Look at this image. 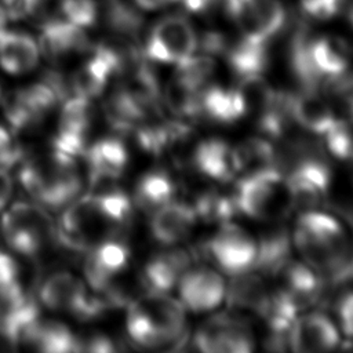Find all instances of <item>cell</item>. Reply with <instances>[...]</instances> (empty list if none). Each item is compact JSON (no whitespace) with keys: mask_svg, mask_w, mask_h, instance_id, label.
<instances>
[{"mask_svg":"<svg viewBox=\"0 0 353 353\" xmlns=\"http://www.w3.org/2000/svg\"><path fill=\"white\" fill-rule=\"evenodd\" d=\"M214 70L215 61L211 55L203 52L199 55L192 54L176 65L175 77L196 90H203L208 84Z\"/></svg>","mask_w":353,"mask_h":353,"instance_id":"obj_28","label":"cell"},{"mask_svg":"<svg viewBox=\"0 0 353 353\" xmlns=\"http://www.w3.org/2000/svg\"><path fill=\"white\" fill-rule=\"evenodd\" d=\"M175 193L172 179L164 171H150L145 174L135 189V201L146 211H154L171 201Z\"/></svg>","mask_w":353,"mask_h":353,"instance_id":"obj_25","label":"cell"},{"mask_svg":"<svg viewBox=\"0 0 353 353\" xmlns=\"http://www.w3.org/2000/svg\"><path fill=\"white\" fill-rule=\"evenodd\" d=\"M18 176L34 201L50 210L65 208L83 189L77 159L54 149L46 157L22 160Z\"/></svg>","mask_w":353,"mask_h":353,"instance_id":"obj_1","label":"cell"},{"mask_svg":"<svg viewBox=\"0 0 353 353\" xmlns=\"http://www.w3.org/2000/svg\"><path fill=\"white\" fill-rule=\"evenodd\" d=\"M341 327L347 336H353V292L343 295L338 302Z\"/></svg>","mask_w":353,"mask_h":353,"instance_id":"obj_38","label":"cell"},{"mask_svg":"<svg viewBox=\"0 0 353 353\" xmlns=\"http://www.w3.org/2000/svg\"><path fill=\"white\" fill-rule=\"evenodd\" d=\"M83 159L91 186H98L123 174L128 163V152L117 137H105L88 145Z\"/></svg>","mask_w":353,"mask_h":353,"instance_id":"obj_12","label":"cell"},{"mask_svg":"<svg viewBox=\"0 0 353 353\" xmlns=\"http://www.w3.org/2000/svg\"><path fill=\"white\" fill-rule=\"evenodd\" d=\"M8 19L18 21L29 18V0H0Z\"/></svg>","mask_w":353,"mask_h":353,"instance_id":"obj_39","label":"cell"},{"mask_svg":"<svg viewBox=\"0 0 353 353\" xmlns=\"http://www.w3.org/2000/svg\"><path fill=\"white\" fill-rule=\"evenodd\" d=\"M347 18H349V22H350V25H352V28H353V4H352L350 8L347 10Z\"/></svg>","mask_w":353,"mask_h":353,"instance_id":"obj_43","label":"cell"},{"mask_svg":"<svg viewBox=\"0 0 353 353\" xmlns=\"http://www.w3.org/2000/svg\"><path fill=\"white\" fill-rule=\"evenodd\" d=\"M117 347L114 342L103 335V334H92L87 338H79V350L95 352V353H105V352H114Z\"/></svg>","mask_w":353,"mask_h":353,"instance_id":"obj_37","label":"cell"},{"mask_svg":"<svg viewBox=\"0 0 353 353\" xmlns=\"http://www.w3.org/2000/svg\"><path fill=\"white\" fill-rule=\"evenodd\" d=\"M294 243L303 259L328 258L342 265H352L347 234L328 214L314 210L303 212L296 222Z\"/></svg>","mask_w":353,"mask_h":353,"instance_id":"obj_4","label":"cell"},{"mask_svg":"<svg viewBox=\"0 0 353 353\" xmlns=\"http://www.w3.org/2000/svg\"><path fill=\"white\" fill-rule=\"evenodd\" d=\"M130 248L117 236L95 243L85 252L87 285L95 291H105L130 262Z\"/></svg>","mask_w":353,"mask_h":353,"instance_id":"obj_9","label":"cell"},{"mask_svg":"<svg viewBox=\"0 0 353 353\" xmlns=\"http://www.w3.org/2000/svg\"><path fill=\"white\" fill-rule=\"evenodd\" d=\"M7 23H8V17L3 10V7L0 6V34L7 29Z\"/></svg>","mask_w":353,"mask_h":353,"instance_id":"obj_42","label":"cell"},{"mask_svg":"<svg viewBox=\"0 0 353 353\" xmlns=\"http://www.w3.org/2000/svg\"><path fill=\"white\" fill-rule=\"evenodd\" d=\"M23 159L22 149L14 142L12 134L0 125V167L7 168L21 163Z\"/></svg>","mask_w":353,"mask_h":353,"instance_id":"obj_33","label":"cell"},{"mask_svg":"<svg viewBox=\"0 0 353 353\" xmlns=\"http://www.w3.org/2000/svg\"><path fill=\"white\" fill-rule=\"evenodd\" d=\"M197 215L192 205L179 201H168L153 211L150 230L161 244H175L186 239L194 226Z\"/></svg>","mask_w":353,"mask_h":353,"instance_id":"obj_18","label":"cell"},{"mask_svg":"<svg viewBox=\"0 0 353 353\" xmlns=\"http://www.w3.org/2000/svg\"><path fill=\"white\" fill-rule=\"evenodd\" d=\"M26 345L48 353L80 352L79 338L68 325L54 320H39L33 328Z\"/></svg>","mask_w":353,"mask_h":353,"instance_id":"obj_24","label":"cell"},{"mask_svg":"<svg viewBox=\"0 0 353 353\" xmlns=\"http://www.w3.org/2000/svg\"><path fill=\"white\" fill-rule=\"evenodd\" d=\"M183 306L192 312H208L219 306L225 298V284L219 273L208 268L189 269L179 280Z\"/></svg>","mask_w":353,"mask_h":353,"instance_id":"obj_11","label":"cell"},{"mask_svg":"<svg viewBox=\"0 0 353 353\" xmlns=\"http://www.w3.org/2000/svg\"><path fill=\"white\" fill-rule=\"evenodd\" d=\"M197 218L207 222H229L237 210L234 196H223L216 192H205L192 205Z\"/></svg>","mask_w":353,"mask_h":353,"instance_id":"obj_27","label":"cell"},{"mask_svg":"<svg viewBox=\"0 0 353 353\" xmlns=\"http://www.w3.org/2000/svg\"><path fill=\"white\" fill-rule=\"evenodd\" d=\"M194 343L207 353H245L252 349L254 339L244 317L226 313L204 323L196 332Z\"/></svg>","mask_w":353,"mask_h":353,"instance_id":"obj_8","label":"cell"},{"mask_svg":"<svg viewBox=\"0 0 353 353\" xmlns=\"http://www.w3.org/2000/svg\"><path fill=\"white\" fill-rule=\"evenodd\" d=\"M88 285L69 272H54L39 288V302L51 310L70 312L77 317L84 306Z\"/></svg>","mask_w":353,"mask_h":353,"instance_id":"obj_13","label":"cell"},{"mask_svg":"<svg viewBox=\"0 0 353 353\" xmlns=\"http://www.w3.org/2000/svg\"><path fill=\"white\" fill-rule=\"evenodd\" d=\"M200 114L211 121L233 123L247 113L237 88L205 85L200 92Z\"/></svg>","mask_w":353,"mask_h":353,"instance_id":"obj_21","label":"cell"},{"mask_svg":"<svg viewBox=\"0 0 353 353\" xmlns=\"http://www.w3.org/2000/svg\"><path fill=\"white\" fill-rule=\"evenodd\" d=\"M0 232L11 250L26 258L41 255L55 241V225L37 203H14L0 219Z\"/></svg>","mask_w":353,"mask_h":353,"instance_id":"obj_2","label":"cell"},{"mask_svg":"<svg viewBox=\"0 0 353 353\" xmlns=\"http://www.w3.org/2000/svg\"><path fill=\"white\" fill-rule=\"evenodd\" d=\"M345 1L346 0H299V6L307 19L325 21L341 12Z\"/></svg>","mask_w":353,"mask_h":353,"instance_id":"obj_31","label":"cell"},{"mask_svg":"<svg viewBox=\"0 0 353 353\" xmlns=\"http://www.w3.org/2000/svg\"><path fill=\"white\" fill-rule=\"evenodd\" d=\"M234 200L237 210L256 219H270L292 208L287 179L277 167L252 171L240 179Z\"/></svg>","mask_w":353,"mask_h":353,"instance_id":"obj_3","label":"cell"},{"mask_svg":"<svg viewBox=\"0 0 353 353\" xmlns=\"http://www.w3.org/2000/svg\"><path fill=\"white\" fill-rule=\"evenodd\" d=\"M269 43L256 41L240 36L234 43H229L225 57L232 70L239 77L262 74L269 63Z\"/></svg>","mask_w":353,"mask_h":353,"instance_id":"obj_22","label":"cell"},{"mask_svg":"<svg viewBox=\"0 0 353 353\" xmlns=\"http://www.w3.org/2000/svg\"><path fill=\"white\" fill-rule=\"evenodd\" d=\"M65 0H29V18L39 22L59 18Z\"/></svg>","mask_w":353,"mask_h":353,"instance_id":"obj_36","label":"cell"},{"mask_svg":"<svg viewBox=\"0 0 353 353\" xmlns=\"http://www.w3.org/2000/svg\"><path fill=\"white\" fill-rule=\"evenodd\" d=\"M200 92L201 90H196L174 76L165 88L164 101L176 116L194 117L200 114Z\"/></svg>","mask_w":353,"mask_h":353,"instance_id":"obj_26","label":"cell"},{"mask_svg":"<svg viewBox=\"0 0 353 353\" xmlns=\"http://www.w3.org/2000/svg\"><path fill=\"white\" fill-rule=\"evenodd\" d=\"M307 58L319 81L327 83L345 73L350 59V48L338 36H312L307 44Z\"/></svg>","mask_w":353,"mask_h":353,"instance_id":"obj_16","label":"cell"},{"mask_svg":"<svg viewBox=\"0 0 353 353\" xmlns=\"http://www.w3.org/2000/svg\"><path fill=\"white\" fill-rule=\"evenodd\" d=\"M228 17L241 36L269 43L283 29L285 10L279 0H230Z\"/></svg>","mask_w":353,"mask_h":353,"instance_id":"obj_6","label":"cell"},{"mask_svg":"<svg viewBox=\"0 0 353 353\" xmlns=\"http://www.w3.org/2000/svg\"><path fill=\"white\" fill-rule=\"evenodd\" d=\"M138 8L152 11V10H159L163 7H167L175 1L179 0H132Z\"/></svg>","mask_w":353,"mask_h":353,"instance_id":"obj_41","label":"cell"},{"mask_svg":"<svg viewBox=\"0 0 353 353\" xmlns=\"http://www.w3.org/2000/svg\"><path fill=\"white\" fill-rule=\"evenodd\" d=\"M99 15L101 7L97 0H65L59 18L87 30L98 22Z\"/></svg>","mask_w":353,"mask_h":353,"instance_id":"obj_30","label":"cell"},{"mask_svg":"<svg viewBox=\"0 0 353 353\" xmlns=\"http://www.w3.org/2000/svg\"><path fill=\"white\" fill-rule=\"evenodd\" d=\"M207 252L225 273L237 276L254 270L256 243L237 225L225 222L208 241Z\"/></svg>","mask_w":353,"mask_h":353,"instance_id":"obj_7","label":"cell"},{"mask_svg":"<svg viewBox=\"0 0 353 353\" xmlns=\"http://www.w3.org/2000/svg\"><path fill=\"white\" fill-rule=\"evenodd\" d=\"M37 26L40 54L52 62H62L74 55L87 54L92 46L85 29L62 18L43 21Z\"/></svg>","mask_w":353,"mask_h":353,"instance_id":"obj_10","label":"cell"},{"mask_svg":"<svg viewBox=\"0 0 353 353\" xmlns=\"http://www.w3.org/2000/svg\"><path fill=\"white\" fill-rule=\"evenodd\" d=\"M1 99H3V97H1V88H0V102H1Z\"/></svg>","mask_w":353,"mask_h":353,"instance_id":"obj_44","label":"cell"},{"mask_svg":"<svg viewBox=\"0 0 353 353\" xmlns=\"http://www.w3.org/2000/svg\"><path fill=\"white\" fill-rule=\"evenodd\" d=\"M197 50V34L192 23L181 15H168L150 29L142 47L148 61L178 65Z\"/></svg>","mask_w":353,"mask_h":353,"instance_id":"obj_5","label":"cell"},{"mask_svg":"<svg viewBox=\"0 0 353 353\" xmlns=\"http://www.w3.org/2000/svg\"><path fill=\"white\" fill-rule=\"evenodd\" d=\"M192 254L183 248H171L153 255L143 268L142 284L146 292L165 294L179 283L190 269Z\"/></svg>","mask_w":353,"mask_h":353,"instance_id":"obj_14","label":"cell"},{"mask_svg":"<svg viewBox=\"0 0 353 353\" xmlns=\"http://www.w3.org/2000/svg\"><path fill=\"white\" fill-rule=\"evenodd\" d=\"M14 192V181L8 171L0 167V211L8 204Z\"/></svg>","mask_w":353,"mask_h":353,"instance_id":"obj_40","label":"cell"},{"mask_svg":"<svg viewBox=\"0 0 353 353\" xmlns=\"http://www.w3.org/2000/svg\"><path fill=\"white\" fill-rule=\"evenodd\" d=\"M192 161L203 175L221 182L230 181L241 171L236 148L219 139L199 143L192 154Z\"/></svg>","mask_w":353,"mask_h":353,"instance_id":"obj_17","label":"cell"},{"mask_svg":"<svg viewBox=\"0 0 353 353\" xmlns=\"http://www.w3.org/2000/svg\"><path fill=\"white\" fill-rule=\"evenodd\" d=\"M327 87H331V92L336 101L350 113L353 117V74L345 76V73L331 81L325 83Z\"/></svg>","mask_w":353,"mask_h":353,"instance_id":"obj_34","label":"cell"},{"mask_svg":"<svg viewBox=\"0 0 353 353\" xmlns=\"http://www.w3.org/2000/svg\"><path fill=\"white\" fill-rule=\"evenodd\" d=\"M37 40L23 30L6 29L0 34V66L11 74H23L39 63Z\"/></svg>","mask_w":353,"mask_h":353,"instance_id":"obj_20","label":"cell"},{"mask_svg":"<svg viewBox=\"0 0 353 353\" xmlns=\"http://www.w3.org/2000/svg\"><path fill=\"white\" fill-rule=\"evenodd\" d=\"M328 150L338 159L353 160V119H336L324 134Z\"/></svg>","mask_w":353,"mask_h":353,"instance_id":"obj_29","label":"cell"},{"mask_svg":"<svg viewBox=\"0 0 353 353\" xmlns=\"http://www.w3.org/2000/svg\"><path fill=\"white\" fill-rule=\"evenodd\" d=\"M291 114L294 123L320 135H324L336 120L330 101L319 92V88H302L298 94H291Z\"/></svg>","mask_w":353,"mask_h":353,"instance_id":"obj_19","label":"cell"},{"mask_svg":"<svg viewBox=\"0 0 353 353\" xmlns=\"http://www.w3.org/2000/svg\"><path fill=\"white\" fill-rule=\"evenodd\" d=\"M339 335L335 325L321 313L296 317L288 330V345L294 352H323L335 347Z\"/></svg>","mask_w":353,"mask_h":353,"instance_id":"obj_15","label":"cell"},{"mask_svg":"<svg viewBox=\"0 0 353 353\" xmlns=\"http://www.w3.org/2000/svg\"><path fill=\"white\" fill-rule=\"evenodd\" d=\"M290 261V239L285 230H273L256 243L254 270L262 276L276 277Z\"/></svg>","mask_w":353,"mask_h":353,"instance_id":"obj_23","label":"cell"},{"mask_svg":"<svg viewBox=\"0 0 353 353\" xmlns=\"http://www.w3.org/2000/svg\"><path fill=\"white\" fill-rule=\"evenodd\" d=\"M183 7L193 14L212 17L218 14L228 15L230 0H181Z\"/></svg>","mask_w":353,"mask_h":353,"instance_id":"obj_35","label":"cell"},{"mask_svg":"<svg viewBox=\"0 0 353 353\" xmlns=\"http://www.w3.org/2000/svg\"><path fill=\"white\" fill-rule=\"evenodd\" d=\"M21 287L17 261L12 255L0 250V296L8 295Z\"/></svg>","mask_w":353,"mask_h":353,"instance_id":"obj_32","label":"cell"}]
</instances>
